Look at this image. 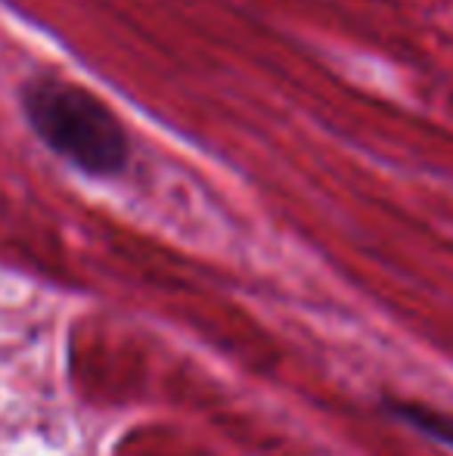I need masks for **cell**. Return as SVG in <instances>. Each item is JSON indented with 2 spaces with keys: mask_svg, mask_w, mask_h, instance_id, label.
I'll return each mask as SVG.
<instances>
[{
  "mask_svg": "<svg viewBox=\"0 0 453 456\" xmlns=\"http://www.w3.org/2000/svg\"><path fill=\"white\" fill-rule=\"evenodd\" d=\"M31 134L53 156L91 177H115L131 162V137L121 118L87 87L62 75H35L19 87Z\"/></svg>",
  "mask_w": 453,
  "mask_h": 456,
  "instance_id": "obj_1",
  "label": "cell"
},
{
  "mask_svg": "<svg viewBox=\"0 0 453 456\" xmlns=\"http://www.w3.org/2000/svg\"><path fill=\"white\" fill-rule=\"evenodd\" d=\"M388 416L407 422L417 432L429 435L432 441H441V444L453 447V413H444V410L435 407H423V403L413 401H385Z\"/></svg>",
  "mask_w": 453,
  "mask_h": 456,
  "instance_id": "obj_2",
  "label": "cell"
}]
</instances>
